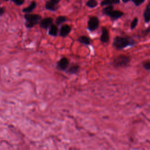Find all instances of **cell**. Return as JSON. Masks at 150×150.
Returning <instances> with one entry per match:
<instances>
[{"label": "cell", "mask_w": 150, "mask_h": 150, "mask_svg": "<svg viewBox=\"0 0 150 150\" xmlns=\"http://www.w3.org/2000/svg\"><path fill=\"white\" fill-rule=\"evenodd\" d=\"M146 7H148V8H150V1H149V4L147 5Z\"/></svg>", "instance_id": "obj_28"}, {"label": "cell", "mask_w": 150, "mask_h": 150, "mask_svg": "<svg viewBox=\"0 0 150 150\" xmlns=\"http://www.w3.org/2000/svg\"><path fill=\"white\" fill-rule=\"evenodd\" d=\"M13 2H14L16 5H21L23 4L24 0H11Z\"/></svg>", "instance_id": "obj_23"}, {"label": "cell", "mask_w": 150, "mask_h": 150, "mask_svg": "<svg viewBox=\"0 0 150 150\" xmlns=\"http://www.w3.org/2000/svg\"><path fill=\"white\" fill-rule=\"evenodd\" d=\"M24 18L26 21L29 22H38L42 19L40 15L38 14L26 13L24 15Z\"/></svg>", "instance_id": "obj_7"}, {"label": "cell", "mask_w": 150, "mask_h": 150, "mask_svg": "<svg viewBox=\"0 0 150 150\" xmlns=\"http://www.w3.org/2000/svg\"><path fill=\"white\" fill-rule=\"evenodd\" d=\"M80 66L78 64H72L67 70V71L69 74H76L79 71Z\"/></svg>", "instance_id": "obj_12"}, {"label": "cell", "mask_w": 150, "mask_h": 150, "mask_svg": "<svg viewBox=\"0 0 150 150\" xmlns=\"http://www.w3.org/2000/svg\"><path fill=\"white\" fill-rule=\"evenodd\" d=\"M49 1H52V2H54V3L58 4V3L60 2V0H49Z\"/></svg>", "instance_id": "obj_26"}, {"label": "cell", "mask_w": 150, "mask_h": 150, "mask_svg": "<svg viewBox=\"0 0 150 150\" xmlns=\"http://www.w3.org/2000/svg\"><path fill=\"white\" fill-rule=\"evenodd\" d=\"M48 33L49 35L52 36H56L58 34V28L56 25H52L49 29Z\"/></svg>", "instance_id": "obj_13"}, {"label": "cell", "mask_w": 150, "mask_h": 150, "mask_svg": "<svg viewBox=\"0 0 150 150\" xmlns=\"http://www.w3.org/2000/svg\"><path fill=\"white\" fill-rule=\"evenodd\" d=\"M67 21V17H66L64 16H59L56 19V23L59 25H60V24L63 23V22H64Z\"/></svg>", "instance_id": "obj_18"}, {"label": "cell", "mask_w": 150, "mask_h": 150, "mask_svg": "<svg viewBox=\"0 0 150 150\" xmlns=\"http://www.w3.org/2000/svg\"><path fill=\"white\" fill-rule=\"evenodd\" d=\"M36 5H37L36 2L34 1H33L30 2V5L28 6L23 8L22 12L25 13H29L31 12L32 11H33L35 9V8L36 7Z\"/></svg>", "instance_id": "obj_11"}, {"label": "cell", "mask_w": 150, "mask_h": 150, "mask_svg": "<svg viewBox=\"0 0 150 150\" xmlns=\"http://www.w3.org/2000/svg\"><path fill=\"white\" fill-rule=\"evenodd\" d=\"M77 40L80 43L86 45H89L91 43L90 39L86 36H81L78 38Z\"/></svg>", "instance_id": "obj_15"}, {"label": "cell", "mask_w": 150, "mask_h": 150, "mask_svg": "<svg viewBox=\"0 0 150 150\" xmlns=\"http://www.w3.org/2000/svg\"><path fill=\"white\" fill-rule=\"evenodd\" d=\"M149 33H150V26H148L146 29H145L143 31H142V34L144 35V36L148 35Z\"/></svg>", "instance_id": "obj_24"}, {"label": "cell", "mask_w": 150, "mask_h": 150, "mask_svg": "<svg viewBox=\"0 0 150 150\" xmlns=\"http://www.w3.org/2000/svg\"><path fill=\"white\" fill-rule=\"evenodd\" d=\"M86 4L88 7L90 8H93L97 6L98 2L96 0H88Z\"/></svg>", "instance_id": "obj_17"}, {"label": "cell", "mask_w": 150, "mask_h": 150, "mask_svg": "<svg viewBox=\"0 0 150 150\" xmlns=\"http://www.w3.org/2000/svg\"><path fill=\"white\" fill-rule=\"evenodd\" d=\"M45 8L49 11H55L58 9V5L50 1H47L45 4Z\"/></svg>", "instance_id": "obj_10"}, {"label": "cell", "mask_w": 150, "mask_h": 150, "mask_svg": "<svg viewBox=\"0 0 150 150\" xmlns=\"http://www.w3.org/2000/svg\"><path fill=\"white\" fill-rule=\"evenodd\" d=\"M138 19L137 18H135L132 21L131 23V29H134L137 25L138 24Z\"/></svg>", "instance_id": "obj_21"}, {"label": "cell", "mask_w": 150, "mask_h": 150, "mask_svg": "<svg viewBox=\"0 0 150 150\" xmlns=\"http://www.w3.org/2000/svg\"><path fill=\"white\" fill-rule=\"evenodd\" d=\"M39 23L38 22H29L26 21L25 23V26L27 28H32L35 26L36 25Z\"/></svg>", "instance_id": "obj_19"}, {"label": "cell", "mask_w": 150, "mask_h": 150, "mask_svg": "<svg viewBox=\"0 0 150 150\" xmlns=\"http://www.w3.org/2000/svg\"><path fill=\"white\" fill-rule=\"evenodd\" d=\"M99 19L96 16H91L88 21V29L90 31H94L99 26Z\"/></svg>", "instance_id": "obj_5"}, {"label": "cell", "mask_w": 150, "mask_h": 150, "mask_svg": "<svg viewBox=\"0 0 150 150\" xmlns=\"http://www.w3.org/2000/svg\"><path fill=\"white\" fill-rule=\"evenodd\" d=\"M69 61L67 58L63 57L61 58L57 62L56 67L57 69L61 71H66L69 68Z\"/></svg>", "instance_id": "obj_4"}, {"label": "cell", "mask_w": 150, "mask_h": 150, "mask_svg": "<svg viewBox=\"0 0 150 150\" xmlns=\"http://www.w3.org/2000/svg\"><path fill=\"white\" fill-rule=\"evenodd\" d=\"M120 2V0H103L100 5L101 6H109V5H112V4H117Z\"/></svg>", "instance_id": "obj_14"}, {"label": "cell", "mask_w": 150, "mask_h": 150, "mask_svg": "<svg viewBox=\"0 0 150 150\" xmlns=\"http://www.w3.org/2000/svg\"><path fill=\"white\" fill-rule=\"evenodd\" d=\"M131 1V0H122V1L123 2H124V3L128 2V1Z\"/></svg>", "instance_id": "obj_27"}, {"label": "cell", "mask_w": 150, "mask_h": 150, "mask_svg": "<svg viewBox=\"0 0 150 150\" xmlns=\"http://www.w3.org/2000/svg\"><path fill=\"white\" fill-rule=\"evenodd\" d=\"M4 12H5L4 8H2V7H1V8H0V15L2 16V15L4 14Z\"/></svg>", "instance_id": "obj_25"}, {"label": "cell", "mask_w": 150, "mask_h": 150, "mask_svg": "<svg viewBox=\"0 0 150 150\" xmlns=\"http://www.w3.org/2000/svg\"><path fill=\"white\" fill-rule=\"evenodd\" d=\"M110 36L108 30L105 27L101 28V35L100 36V40L103 43H107L109 41Z\"/></svg>", "instance_id": "obj_8"}, {"label": "cell", "mask_w": 150, "mask_h": 150, "mask_svg": "<svg viewBox=\"0 0 150 150\" xmlns=\"http://www.w3.org/2000/svg\"><path fill=\"white\" fill-rule=\"evenodd\" d=\"M103 13L110 16L112 21L117 20L124 15L123 12L118 10H114V6L112 5H109L104 8L103 9Z\"/></svg>", "instance_id": "obj_3"}, {"label": "cell", "mask_w": 150, "mask_h": 150, "mask_svg": "<svg viewBox=\"0 0 150 150\" xmlns=\"http://www.w3.org/2000/svg\"><path fill=\"white\" fill-rule=\"evenodd\" d=\"M132 1L136 6H139L145 1V0H132Z\"/></svg>", "instance_id": "obj_22"}, {"label": "cell", "mask_w": 150, "mask_h": 150, "mask_svg": "<svg viewBox=\"0 0 150 150\" xmlns=\"http://www.w3.org/2000/svg\"><path fill=\"white\" fill-rule=\"evenodd\" d=\"M130 63V57L127 55L120 54L116 56L112 60V65L115 67H125Z\"/></svg>", "instance_id": "obj_2"}, {"label": "cell", "mask_w": 150, "mask_h": 150, "mask_svg": "<svg viewBox=\"0 0 150 150\" xmlns=\"http://www.w3.org/2000/svg\"><path fill=\"white\" fill-rule=\"evenodd\" d=\"M2 1H8V0H2Z\"/></svg>", "instance_id": "obj_29"}, {"label": "cell", "mask_w": 150, "mask_h": 150, "mask_svg": "<svg viewBox=\"0 0 150 150\" xmlns=\"http://www.w3.org/2000/svg\"><path fill=\"white\" fill-rule=\"evenodd\" d=\"M135 44V41L129 37L117 36L113 40L112 46L117 50L124 49L128 46H132Z\"/></svg>", "instance_id": "obj_1"}, {"label": "cell", "mask_w": 150, "mask_h": 150, "mask_svg": "<svg viewBox=\"0 0 150 150\" xmlns=\"http://www.w3.org/2000/svg\"><path fill=\"white\" fill-rule=\"evenodd\" d=\"M144 18L145 22H149L150 21V8L146 7V9L144 12Z\"/></svg>", "instance_id": "obj_16"}, {"label": "cell", "mask_w": 150, "mask_h": 150, "mask_svg": "<svg viewBox=\"0 0 150 150\" xmlns=\"http://www.w3.org/2000/svg\"><path fill=\"white\" fill-rule=\"evenodd\" d=\"M53 19L50 17L45 18L42 19L39 23L40 27L42 29H47L53 25Z\"/></svg>", "instance_id": "obj_6"}, {"label": "cell", "mask_w": 150, "mask_h": 150, "mask_svg": "<svg viewBox=\"0 0 150 150\" xmlns=\"http://www.w3.org/2000/svg\"><path fill=\"white\" fill-rule=\"evenodd\" d=\"M143 67L146 70H150V61L145 60L142 62Z\"/></svg>", "instance_id": "obj_20"}, {"label": "cell", "mask_w": 150, "mask_h": 150, "mask_svg": "<svg viewBox=\"0 0 150 150\" xmlns=\"http://www.w3.org/2000/svg\"><path fill=\"white\" fill-rule=\"evenodd\" d=\"M71 30V28L69 25H66V24L63 25L61 26L59 35H60V36H62L63 38H64L69 34Z\"/></svg>", "instance_id": "obj_9"}]
</instances>
